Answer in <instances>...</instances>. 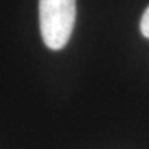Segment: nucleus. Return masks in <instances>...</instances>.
Listing matches in <instances>:
<instances>
[{
  "mask_svg": "<svg viewBox=\"0 0 149 149\" xmlns=\"http://www.w3.org/2000/svg\"><path fill=\"white\" fill-rule=\"evenodd\" d=\"M76 21V0H39V22L43 42L51 50L64 48Z\"/></svg>",
  "mask_w": 149,
  "mask_h": 149,
  "instance_id": "obj_1",
  "label": "nucleus"
},
{
  "mask_svg": "<svg viewBox=\"0 0 149 149\" xmlns=\"http://www.w3.org/2000/svg\"><path fill=\"white\" fill-rule=\"evenodd\" d=\"M139 28H141V33H142L146 39H149V6L146 7L144 15L141 18V25H139Z\"/></svg>",
  "mask_w": 149,
  "mask_h": 149,
  "instance_id": "obj_2",
  "label": "nucleus"
}]
</instances>
